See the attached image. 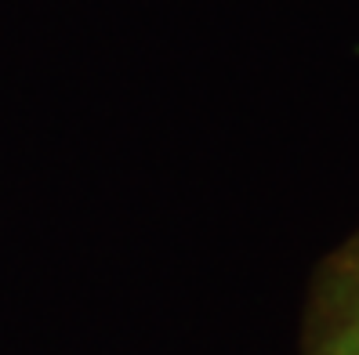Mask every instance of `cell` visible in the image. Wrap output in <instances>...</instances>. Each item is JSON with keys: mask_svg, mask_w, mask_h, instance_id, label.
<instances>
[{"mask_svg": "<svg viewBox=\"0 0 359 355\" xmlns=\"http://www.w3.org/2000/svg\"><path fill=\"white\" fill-rule=\"evenodd\" d=\"M309 355H359V236L323 265L312 298Z\"/></svg>", "mask_w": 359, "mask_h": 355, "instance_id": "cell-1", "label": "cell"}]
</instances>
